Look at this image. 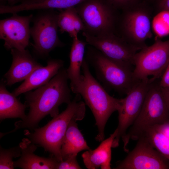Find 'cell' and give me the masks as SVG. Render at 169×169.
Segmentation results:
<instances>
[{"mask_svg":"<svg viewBox=\"0 0 169 169\" xmlns=\"http://www.w3.org/2000/svg\"><path fill=\"white\" fill-rule=\"evenodd\" d=\"M68 79L66 69L63 67L47 84L25 93V104L29 107L28 114L24 120L16 122L15 128L9 132L23 128L33 130L46 116L54 118L58 115L59 106L72 101Z\"/></svg>","mask_w":169,"mask_h":169,"instance_id":"cell-1","label":"cell"},{"mask_svg":"<svg viewBox=\"0 0 169 169\" xmlns=\"http://www.w3.org/2000/svg\"><path fill=\"white\" fill-rule=\"evenodd\" d=\"M81 96L76 94L67 108L43 127L35 128L33 132L28 130L24 135L31 142L42 147L59 161H63L61 148L66 131L70 123L81 120L84 118L85 103L81 100Z\"/></svg>","mask_w":169,"mask_h":169,"instance_id":"cell-2","label":"cell"},{"mask_svg":"<svg viewBox=\"0 0 169 169\" xmlns=\"http://www.w3.org/2000/svg\"><path fill=\"white\" fill-rule=\"evenodd\" d=\"M85 58L82 67L83 81L79 94L90 109L96 121L98 133L95 140L102 141L105 138L104 129L107 122L115 111L120 109L121 99L110 96L91 74Z\"/></svg>","mask_w":169,"mask_h":169,"instance_id":"cell-3","label":"cell"},{"mask_svg":"<svg viewBox=\"0 0 169 169\" xmlns=\"http://www.w3.org/2000/svg\"><path fill=\"white\" fill-rule=\"evenodd\" d=\"M85 58L106 90L126 95L140 81L135 77L133 70L110 60L91 46L88 47Z\"/></svg>","mask_w":169,"mask_h":169,"instance_id":"cell-4","label":"cell"},{"mask_svg":"<svg viewBox=\"0 0 169 169\" xmlns=\"http://www.w3.org/2000/svg\"><path fill=\"white\" fill-rule=\"evenodd\" d=\"M157 80L151 83L139 114L123 141L126 152L130 140H137L149 126L169 122V105Z\"/></svg>","mask_w":169,"mask_h":169,"instance_id":"cell-5","label":"cell"},{"mask_svg":"<svg viewBox=\"0 0 169 169\" xmlns=\"http://www.w3.org/2000/svg\"><path fill=\"white\" fill-rule=\"evenodd\" d=\"M90 35L100 36L114 33L116 9L105 0H85L75 6Z\"/></svg>","mask_w":169,"mask_h":169,"instance_id":"cell-6","label":"cell"},{"mask_svg":"<svg viewBox=\"0 0 169 169\" xmlns=\"http://www.w3.org/2000/svg\"><path fill=\"white\" fill-rule=\"evenodd\" d=\"M169 59V39L162 41L156 39L149 46H146L136 54L133 74L141 81L149 79L151 82L161 76L166 67Z\"/></svg>","mask_w":169,"mask_h":169,"instance_id":"cell-7","label":"cell"},{"mask_svg":"<svg viewBox=\"0 0 169 169\" xmlns=\"http://www.w3.org/2000/svg\"><path fill=\"white\" fill-rule=\"evenodd\" d=\"M40 10L33 16L30 34L33 40L32 45L34 52L40 57H45L55 48L65 44L58 34L59 13L54 9Z\"/></svg>","mask_w":169,"mask_h":169,"instance_id":"cell-8","label":"cell"},{"mask_svg":"<svg viewBox=\"0 0 169 169\" xmlns=\"http://www.w3.org/2000/svg\"><path fill=\"white\" fill-rule=\"evenodd\" d=\"M85 41L110 60L134 70V57L141 49L129 43L115 33L95 36L82 33Z\"/></svg>","mask_w":169,"mask_h":169,"instance_id":"cell-9","label":"cell"},{"mask_svg":"<svg viewBox=\"0 0 169 169\" xmlns=\"http://www.w3.org/2000/svg\"><path fill=\"white\" fill-rule=\"evenodd\" d=\"M139 3L124 10L120 28L122 38L141 49L146 46L145 42L151 38L152 33L149 13Z\"/></svg>","mask_w":169,"mask_h":169,"instance_id":"cell-10","label":"cell"},{"mask_svg":"<svg viewBox=\"0 0 169 169\" xmlns=\"http://www.w3.org/2000/svg\"><path fill=\"white\" fill-rule=\"evenodd\" d=\"M149 79L140 81L125 97L121 99L120 106L118 111L117 133L113 141L112 148L119 146L120 138L124 140L127 129L139 115L151 83Z\"/></svg>","mask_w":169,"mask_h":169,"instance_id":"cell-11","label":"cell"},{"mask_svg":"<svg viewBox=\"0 0 169 169\" xmlns=\"http://www.w3.org/2000/svg\"><path fill=\"white\" fill-rule=\"evenodd\" d=\"M137 140L133 149L114 169H169V161L155 150L144 136Z\"/></svg>","mask_w":169,"mask_h":169,"instance_id":"cell-12","label":"cell"},{"mask_svg":"<svg viewBox=\"0 0 169 169\" xmlns=\"http://www.w3.org/2000/svg\"><path fill=\"white\" fill-rule=\"evenodd\" d=\"M33 17L32 14L21 16L15 13L0 20V38L4 40V46L7 49H25L29 44L30 24Z\"/></svg>","mask_w":169,"mask_h":169,"instance_id":"cell-13","label":"cell"},{"mask_svg":"<svg viewBox=\"0 0 169 169\" xmlns=\"http://www.w3.org/2000/svg\"><path fill=\"white\" fill-rule=\"evenodd\" d=\"M13 57L11 66L5 74L6 85L11 86L15 83L24 80L36 69L42 66L36 61L27 50H11Z\"/></svg>","mask_w":169,"mask_h":169,"instance_id":"cell-14","label":"cell"},{"mask_svg":"<svg viewBox=\"0 0 169 169\" xmlns=\"http://www.w3.org/2000/svg\"><path fill=\"white\" fill-rule=\"evenodd\" d=\"M64 65V61L61 59H49L46 66H42L36 69L12 93L17 96L45 85L63 67Z\"/></svg>","mask_w":169,"mask_h":169,"instance_id":"cell-15","label":"cell"},{"mask_svg":"<svg viewBox=\"0 0 169 169\" xmlns=\"http://www.w3.org/2000/svg\"><path fill=\"white\" fill-rule=\"evenodd\" d=\"M21 150L20 158L14 161V167L23 169H56L59 161L54 156L46 158L35 155L36 146L29 139H24L19 145Z\"/></svg>","mask_w":169,"mask_h":169,"instance_id":"cell-16","label":"cell"},{"mask_svg":"<svg viewBox=\"0 0 169 169\" xmlns=\"http://www.w3.org/2000/svg\"><path fill=\"white\" fill-rule=\"evenodd\" d=\"M70 53V64L66 71L70 81V88L74 93L79 94L83 81L81 69L84 59L85 48L87 43L79 39L73 38Z\"/></svg>","mask_w":169,"mask_h":169,"instance_id":"cell-17","label":"cell"},{"mask_svg":"<svg viewBox=\"0 0 169 169\" xmlns=\"http://www.w3.org/2000/svg\"><path fill=\"white\" fill-rule=\"evenodd\" d=\"M114 132L105 140H103L96 149L87 150L82 155L84 163L88 169H110L111 150L113 141L117 135Z\"/></svg>","mask_w":169,"mask_h":169,"instance_id":"cell-18","label":"cell"},{"mask_svg":"<svg viewBox=\"0 0 169 169\" xmlns=\"http://www.w3.org/2000/svg\"><path fill=\"white\" fill-rule=\"evenodd\" d=\"M13 93L7 90L3 82L0 86V120L7 118H19L24 120L27 116L25 114L28 107L25 103H21Z\"/></svg>","mask_w":169,"mask_h":169,"instance_id":"cell-19","label":"cell"},{"mask_svg":"<svg viewBox=\"0 0 169 169\" xmlns=\"http://www.w3.org/2000/svg\"><path fill=\"white\" fill-rule=\"evenodd\" d=\"M76 122L70 123L63 140L61 148L63 161L82 151L90 150Z\"/></svg>","mask_w":169,"mask_h":169,"instance_id":"cell-20","label":"cell"},{"mask_svg":"<svg viewBox=\"0 0 169 169\" xmlns=\"http://www.w3.org/2000/svg\"><path fill=\"white\" fill-rule=\"evenodd\" d=\"M85 0H46L39 3L29 4H18L7 6L6 11L7 13L13 14L20 12L35 10L57 9H66L75 7Z\"/></svg>","mask_w":169,"mask_h":169,"instance_id":"cell-21","label":"cell"},{"mask_svg":"<svg viewBox=\"0 0 169 169\" xmlns=\"http://www.w3.org/2000/svg\"><path fill=\"white\" fill-rule=\"evenodd\" d=\"M58 23L60 33L67 32L73 38L78 37L80 31L85 30L84 23L75 7L61 10L58 13Z\"/></svg>","mask_w":169,"mask_h":169,"instance_id":"cell-22","label":"cell"},{"mask_svg":"<svg viewBox=\"0 0 169 169\" xmlns=\"http://www.w3.org/2000/svg\"><path fill=\"white\" fill-rule=\"evenodd\" d=\"M141 136H144L154 148L169 161V139L156 125L148 127Z\"/></svg>","mask_w":169,"mask_h":169,"instance_id":"cell-23","label":"cell"},{"mask_svg":"<svg viewBox=\"0 0 169 169\" xmlns=\"http://www.w3.org/2000/svg\"><path fill=\"white\" fill-rule=\"evenodd\" d=\"M151 24L158 37H162L169 34V11H160L154 17Z\"/></svg>","mask_w":169,"mask_h":169,"instance_id":"cell-24","label":"cell"},{"mask_svg":"<svg viewBox=\"0 0 169 169\" xmlns=\"http://www.w3.org/2000/svg\"><path fill=\"white\" fill-rule=\"evenodd\" d=\"M21 155V150L19 145L9 149L0 148V169H14L13 159L18 157Z\"/></svg>","mask_w":169,"mask_h":169,"instance_id":"cell-25","label":"cell"},{"mask_svg":"<svg viewBox=\"0 0 169 169\" xmlns=\"http://www.w3.org/2000/svg\"><path fill=\"white\" fill-rule=\"evenodd\" d=\"M76 155H73L65 160L59 161L57 169H80L81 167L79 165L77 160Z\"/></svg>","mask_w":169,"mask_h":169,"instance_id":"cell-26","label":"cell"},{"mask_svg":"<svg viewBox=\"0 0 169 169\" xmlns=\"http://www.w3.org/2000/svg\"><path fill=\"white\" fill-rule=\"evenodd\" d=\"M115 8L123 10L139 3L140 0H105Z\"/></svg>","mask_w":169,"mask_h":169,"instance_id":"cell-27","label":"cell"},{"mask_svg":"<svg viewBox=\"0 0 169 169\" xmlns=\"http://www.w3.org/2000/svg\"><path fill=\"white\" fill-rule=\"evenodd\" d=\"M161 76V79L159 81L160 86L162 88L169 87V62Z\"/></svg>","mask_w":169,"mask_h":169,"instance_id":"cell-28","label":"cell"},{"mask_svg":"<svg viewBox=\"0 0 169 169\" xmlns=\"http://www.w3.org/2000/svg\"><path fill=\"white\" fill-rule=\"evenodd\" d=\"M156 5L160 11H169V0H156Z\"/></svg>","mask_w":169,"mask_h":169,"instance_id":"cell-29","label":"cell"},{"mask_svg":"<svg viewBox=\"0 0 169 169\" xmlns=\"http://www.w3.org/2000/svg\"><path fill=\"white\" fill-rule=\"evenodd\" d=\"M156 125L169 139V122Z\"/></svg>","mask_w":169,"mask_h":169,"instance_id":"cell-30","label":"cell"},{"mask_svg":"<svg viewBox=\"0 0 169 169\" xmlns=\"http://www.w3.org/2000/svg\"><path fill=\"white\" fill-rule=\"evenodd\" d=\"M46 0H13L9 6H13L18 4H29L39 3Z\"/></svg>","mask_w":169,"mask_h":169,"instance_id":"cell-31","label":"cell"},{"mask_svg":"<svg viewBox=\"0 0 169 169\" xmlns=\"http://www.w3.org/2000/svg\"><path fill=\"white\" fill-rule=\"evenodd\" d=\"M162 88L164 96L169 105V87Z\"/></svg>","mask_w":169,"mask_h":169,"instance_id":"cell-32","label":"cell"},{"mask_svg":"<svg viewBox=\"0 0 169 169\" xmlns=\"http://www.w3.org/2000/svg\"><path fill=\"white\" fill-rule=\"evenodd\" d=\"M13 0H0V5H9Z\"/></svg>","mask_w":169,"mask_h":169,"instance_id":"cell-33","label":"cell"},{"mask_svg":"<svg viewBox=\"0 0 169 169\" xmlns=\"http://www.w3.org/2000/svg\"><path fill=\"white\" fill-rule=\"evenodd\" d=\"M169 62V59H168V61L167 65V64H168V63Z\"/></svg>","mask_w":169,"mask_h":169,"instance_id":"cell-34","label":"cell"}]
</instances>
